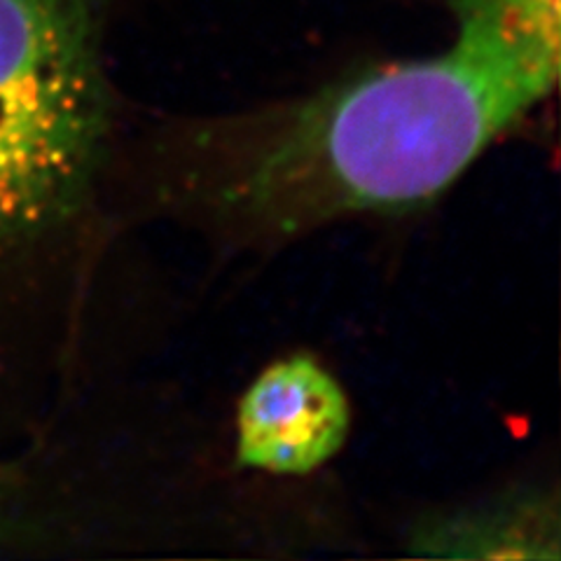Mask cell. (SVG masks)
Listing matches in <instances>:
<instances>
[{
  "instance_id": "cell-5",
  "label": "cell",
  "mask_w": 561,
  "mask_h": 561,
  "mask_svg": "<svg viewBox=\"0 0 561 561\" xmlns=\"http://www.w3.org/2000/svg\"><path fill=\"white\" fill-rule=\"evenodd\" d=\"M456 28L486 35L540 61L561 57L559 0H451Z\"/></svg>"
},
{
  "instance_id": "cell-1",
  "label": "cell",
  "mask_w": 561,
  "mask_h": 561,
  "mask_svg": "<svg viewBox=\"0 0 561 561\" xmlns=\"http://www.w3.org/2000/svg\"><path fill=\"white\" fill-rule=\"evenodd\" d=\"M559 66L456 28L443 55L340 82L262 131L225 202L276 230L431 202L546 99Z\"/></svg>"
},
{
  "instance_id": "cell-2",
  "label": "cell",
  "mask_w": 561,
  "mask_h": 561,
  "mask_svg": "<svg viewBox=\"0 0 561 561\" xmlns=\"http://www.w3.org/2000/svg\"><path fill=\"white\" fill-rule=\"evenodd\" d=\"M108 113L101 0H0V251L73 214Z\"/></svg>"
},
{
  "instance_id": "cell-4",
  "label": "cell",
  "mask_w": 561,
  "mask_h": 561,
  "mask_svg": "<svg viewBox=\"0 0 561 561\" xmlns=\"http://www.w3.org/2000/svg\"><path fill=\"white\" fill-rule=\"evenodd\" d=\"M412 552L451 559H559V524L542 501L486 505L426 524L412 536Z\"/></svg>"
},
{
  "instance_id": "cell-3",
  "label": "cell",
  "mask_w": 561,
  "mask_h": 561,
  "mask_svg": "<svg viewBox=\"0 0 561 561\" xmlns=\"http://www.w3.org/2000/svg\"><path fill=\"white\" fill-rule=\"evenodd\" d=\"M348 424V400L328 370L307 356L278 360L241 400L237 459L245 468L305 476L342 449Z\"/></svg>"
}]
</instances>
